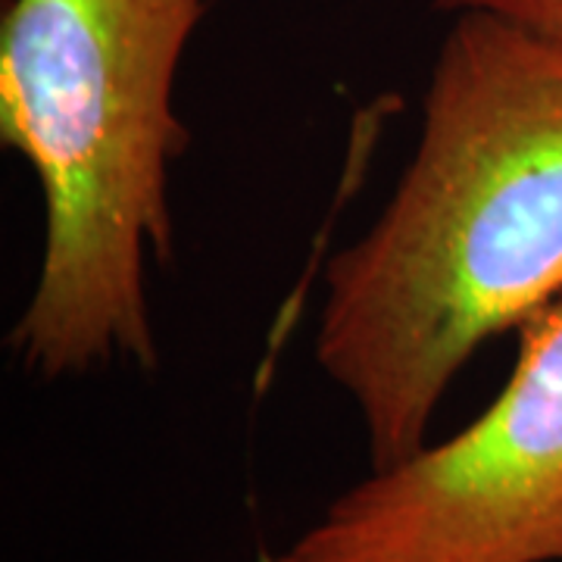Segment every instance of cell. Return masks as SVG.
<instances>
[{"instance_id":"obj_2","label":"cell","mask_w":562,"mask_h":562,"mask_svg":"<svg viewBox=\"0 0 562 562\" xmlns=\"http://www.w3.org/2000/svg\"><path fill=\"white\" fill-rule=\"evenodd\" d=\"M206 0H7L0 140L44 203L38 276L10 344L41 379L157 366L147 260H172V106Z\"/></svg>"},{"instance_id":"obj_1","label":"cell","mask_w":562,"mask_h":562,"mask_svg":"<svg viewBox=\"0 0 562 562\" xmlns=\"http://www.w3.org/2000/svg\"><path fill=\"white\" fill-rule=\"evenodd\" d=\"M562 297V41L457 13L416 150L325 269L316 362L360 413L372 469L406 460L484 341Z\"/></svg>"},{"instance_id":"obj_3","label":"cell","mask_w":562,"mask_h":562,"mask_svg":"<svg viewBox=\"0 0 562 562\" xmlns=\"http://www.w3.org/2000/svg\"><path fill=\"white\" fill-rule=\"evenodd\" d=\"M457 435L372 469L266 562H562V297Z\"/></svg>"},{"instance_id":"obj_4","label":"cell","mask_w":562,"mask_h":562,"mask_svg":"<svg viewBox=\"0 0 562 562\" xmlns=\"http://www.w3.org/2000/svg\"><path fill=\"white\" fill-rule=\"evenodd\" d=\"M441 13H494L538 35L562 41V0H435Z\"/></svg>"}]
</instances>
